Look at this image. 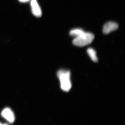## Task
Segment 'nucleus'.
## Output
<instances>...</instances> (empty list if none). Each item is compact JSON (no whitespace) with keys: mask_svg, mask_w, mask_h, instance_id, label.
Segmentation results:
<instances>
[{"mask_svg":"<svg viewBox=\"0 0 125 125\" xmlns=\"http://www.w3.org/2000/svg\"><path fill=\"white\" fill-rule=\"evenodd\" d=\"M57 75L60 80L61 89L64 92H69L72 87L70 71L60 70L57 72Z\"/></svg>","mask_w":125,"mask_h":125,"instance_id":"obj_1","label":"nucleus"},{"mask_svg":"<svg viewBox=\"0 0 125 125\" xmlns=\"http://www.w3.org/2000/svg\"><path fill=\"white\" fill-rule=\"evenodd\" d=\"M94 39V36L93 34L84 32L81 35L75 37L73 40V43L77 46H84L90 44Z\"/></svg>","mask_w":125,"mask_h":125,"instance_id":"obj_2","label":"nucleus"},{"mask_svg":"<svg viewBox=\"0 0 125 125\" xmlns=\"http://www.w3.org/2000/svg\"><path fill=\"white\" fill-rule=\"evenodd\" d=\"M1 115L6 120L10 123H13L14 121L15 116L13 112L9 108H6L1 112Z\"/></svg>","mask_w":125,"mask_h":125,"instance_id":"obj_3","label":"nucleus"},{"mask_svg":"<svg viewBox=\"0 0 125 125\" xmlns=\"http://www.w3.org/2000/svg\"><path fill=\"white\" fill-rule=\"evenodd\" d=\"M118 25L114 22H109L106 23L103 27V32L107 34L112 31L116 30L118 28Z\"/></svg>","mask_w":125,"mask_h":125,"instance_id":"obj_4","label":"nucleus"},{"mask_svg":"<svg viewBox=\"0 0 125 125\" xmlns=\"http://www.w3.org/2000/svg\"><path fill=\"white\" fill-rule=\"evenodd\" d=\"M31 5L32 13L34 15L37 17L41 16L42 10L37 0H31Z\"/></svg>","mask_w":125,"mask_h":125,"instance_id":"obj_5","label":"nucleus"},{"mask_svg":"<svg viewBox=\"0 0 125 125\" xmlns=\"http://www.w3.org/2000/svg\"><path fill=\"white\" fill-rule=\"evenodd\" d=\"M87 53L92 61L95 62H97L98 60L96 55V52L94 49L92 48H89L87 49Z\"/></svg>","mask_w":125,"mask_h":125,"instance_id":"obj_6","label":"nucleus"},{"mask_svg":"<svg viewBox=\"0 0 125 125\" xmlns=\"http://www.w3.org/2000/svg\"><path fill=\"white\" fill-rule=\"evenodd\" d=\"M84 32H85L83 30L81 29H75L72 30L70 32V33L71 36L76 37L81 35Z\"/></svg>","mask_w":125,"mask_h":125,"instance_id":"obj_7","label":"nucleus"},{"mask_svg":"<svg viewBox=\"0 0 125 125\" xmlns=\"http://www.w3.org/2000/svg\"><path fill=\"white\" fill-rule=\"evenodd\" d=\"M20 1L22 2H28L30 1V0H19Z\"/></svg>","mask_w":125,"mask_h":125,"instance_id":"obj_8","label":"nucleus"},{"mask_svg":"<svg viewBox=\"0 0 125 125\" xmlns=\"http://www.w3.org/2000/svg\"><path fill=\"white\" fill-rule=\"evenodd\" d=\"M0 125H8L7 124H2V123H0Z\"/></svg>","mask_w":125,"mask_h":125,"instance_id":"obj_9","label":"nucleus"}]
</instances>
